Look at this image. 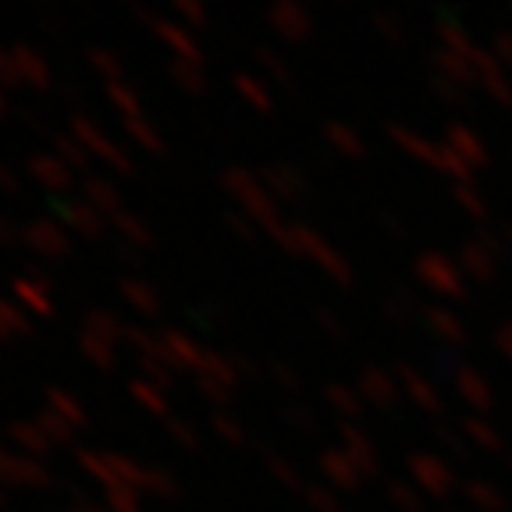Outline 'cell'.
<instances>
[{"label": "cell", "instance_id": "cell-17", "mask_svg": "<svg viewBox=\"0 0 512 512\" xmlns=\"http://www.w3.org/2000/svg\"><path fill=\"white\" fill-rule=\"evenodd\" d=\"M8 111H11V104H8V89L0 86V118H4Z\"/></svg>", "mask_w": 512, "mask_h": 512}, {"label": "cell", "instance_id": "cell-10", "mask_svg": "<svg viewBox=\"0 0 512 512\" xmlns=\"http://www.w3.org/2000/svg\"><path fill=\"white\" fill-rule=\"evenodd\" d=\"M89 64H93L96 72L104 75V82H121V61L104 47H93L89 50Z\"/></svg>", "mask_w": 512, "mask_h": 512}, {"label": "cell", "instance_id": "cell-1", "mask_svg": "<svg viewBox=\"0 0 512 512\" xmlns=\"http://www.w3.org/2000/svg\"><path fill=\"white\" fill-rule=\"evenodd\" d=\"M68 132H72L75 139H79L82 146H86L89 157H100L104 164H111L118 175H132V157H128L125 150H121L118 143H114L111 136H107L104 128L96 125L93 118H86V114H72V121H68Z\"/></svg>", "mask_w": 512, "mask_h": 512}, {"label": "cell", "instance_id": "cell-9", "mask_svg": "<svg viewBox=\"0 0 512 512\" xmlns=\"http://www.w3.org/2000/svg\"><path fill=\"white\" fill-rule=\"evenodd\" d=\"M125 132H128V139L139 146V150H146V153H160V136L153 132V125L150 121L139 114V118H128L125 121Z\"/></svg>", "mask_w": 512, "mask_h": 512}, {"label": "cell", "instance_id": "cell-16", "mask_svg": "<svg viewBox=\"0 0 512 512\" xmlns=\"http://www.w3.org/2000/svg\"><path fill=\"white\" fill-rule=\"evenodd\" d=\"M0 242H4V246H11V242H15V232H11V224L4 221V217H0Z\"/></svg>", "mask_w": 512, "mask_h": 512}, {"label": "cell", "instance_id": "cell-11", "mask_svg": "<svg viewBox=\"0 0 512 512\" xmlns=\"http://www.w3.org/2000/svg\"><path fill=\"white\" fill-rule=\"evenodd\" d=\"M114 224L121 228V235H125V239L139 242V246H143V242H150V232L143 228V221H139V217H132V214H125V210H121V214L114 217Z\"/></svg>", "mask_w": 512, "mask_h": 512}, {"label": "cell", "instance_id": "cell-13", "mask_svg": "<svg viewBox=\"0 0 512 512\" xmlns=\"http://www.w3.org/2000/svg\"><path fill=\"white\" fill-rule=\"evenodd\" d=\"M0 189L8 192V196H18V192H22V182H18V175L8 168V164H0Z\"/></svg>", "mask_w": 512, "mask_h": 512}, {"label": "cell", "instance_id": "cell-7", "mask_svg": "<svg viewBox=\"0 0 512 512\" xmlns=\"http://www.w3.org/2000/svg\"><path fill=\"white\" fill-rule=\"evenodd\" d=\"M50 146H54V157H61L72 171H82L89 164L86 146H82L72 132H57V136H50Z\"/></svg>", "mask_w": 512, "mask_h": 512}, {"label": "cell", "instance_id": "cell-15", "mask_svg": "<svg viewBox=\"0 0 512 512\" xmlns=\"http://www.w3.org/2000/svg\"><path fill=\"white\" fill-rule=\"evenodd\" d=\"M175 4H178V8H182L189 18H203V11H200V4H196V0H175Z\"/></svg>", "mask_w": 512, "mask_h": 512}, {"label": "cell", "instance_id": "cell-14", "mask_svg": "<svg viewBox=\"0 0 512 512\" xmlns=\"http://www.w3.org/2000/svg\"><path fill=\"white\" fill-rule=\"evenodd\" d=\"M171 72H175V79H178V82H185L189 89H196V82H200V79H196V72H192V68H189L185 61H178L175 68H171Z\"/></svg>", "mask_w": 512, "mask_h": 512}, {"label": "cell", "instance_id": "cell-4", "mask_svg": "<svg viewBox=\"0 0 512 512\" xmlns=\"http://www.w3.org/2000/svg\"><path fill=\"white\" fill-rule=\"evenodd\" d=\"M25 242H29L32 249H40V253H47V256H61L64 249H68V239H64V232L54 221L29 224V228H25Z\"/></svg>", "mask_w": 512, "mask_h": 512}, {"label": "cell", "instance_id": "cell-3", "mask_svg": "<svg viewBox=\"0 0 512 512\" xmlns=\"http://www.w3.org/2000/svg\"><path fill=\"white\" fill-rule=\"evenodd\" d=\"M29 171L36 182L47 185V189H54V192H64L68 185H72V168H68L61 157H54V153H32Z\"/></svg>", "mask_w": 512, "mask_h": 512}, {"label": "cell", "instance_id": "cell-12", "mask_svg": "<svg viewBox=\"0 0 512 512\" xmlns=\"http://www.w3.org/2000/svg\"><path fill=\"white\" fill-rule=\"evenodd\" d=\"M0 86H4V89L25 86V82H22V75H18L15 54H11V50H4V47H0Z\"/></svg>", "mask_w": 512, "mask_h": 512}, {"label": "cell", "instance_id": "cell-5", "mask_svg": "<svg viewBox=\"0 0 512 512\" xmlns=\"http://www.w3.org/2000/svg\"><path fill=\"white\" fill-rule=\"evenodd\" d=\"M82 192H86V203L93 210H104V214H111V217H118L121 214V200H118V189H114L107 178H96V175H89L86 178V185H82Z\"/></svg>", "mask_w": 512, "mask_h": 512}, {"label": "cell", "instance_id": "cell-6", "mask_svg": "<svg viewBox=\"0 0 512 512\" xmlns=\"http://www.w3.org/2000/svg\"><path fill=\"white\" fill-rule=\"evenodd\" d=\"M61 214H64V221L72 224L75 232H82V235H89V239H96L100 235V214H96L93 207H89L86 200H75V203H61Z\"/></svg>", "mask_w": 512, "mask_h": 512}, {"label": "cell", "instance_id": "cell-8", "mask_svg": "<svg viewBox=\"0 0 512 512\" xmlns=\"http://www.w3.org/2000/svg\"><path fill=\"white\" fill-rule=\"evenodd\" d=\"M107 100L114 104V111L121 114V118H139V96L132 86H125V79L121 82H107Z\"/></svg>", "mask_w": 512, "mask_h": 512}, {"label": "cell", "instance_id": "cell-2", "mask_svg": "<svg viewBox=\"0 0 512 512\" xmlns=\"http://www.w3.org/2000/svg\"><path fill=\"white\" fill-rule=\"evenodd\" d=\"M11 54H15V64H18V75H22L25 86L40 89V93H47L50 86H54V75H50V64L43 61L40 54L32 47H25V43H18V47H11Z\"/></svg>", "mask_w": 512, "mask_h": 512}]
</instances>
